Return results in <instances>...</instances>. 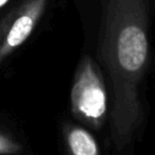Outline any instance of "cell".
Masks as SVG:
<instances>
[{"instance_id": "3957f363", "label": "cell", "mask_w": 155, "mask_h": 155, "mask_svg": "<svg viewBox=\"0 0 155 155\" xmlns=\"http://www.w3.org/2000/svg\"><path fill=\"white\" fill-rule=\"evenodd\" d=\"M48 0H24L0 18V64L31 35Z\"/></svg>"}, {"instance_id": "6da1fadb", "label": "cell", "mask_w": 155, "mask_h": 155, "mask_svg": "<svg viewBox=\"0 0 155 155\" xmlns=\"http://www.w3.org/2000/svg\"><path fill=\"white\" fill-rule=\"evenodd\" d=\"M99 58L111 87L110 139L131 151L145 122L144 87L150 65L148 0H104Z\"/></svg>"}, {"instance_id": "7a4b0ae2", "label": "cell", "mask_w": 155, "mask_h": 155, "mask_svg": "<svg viewBox=\"0 0 155 155\" xmlns=\"http://www.w3.org/2000/svg\"><path fill=\"white\" fill-rule=\"evenodd\" d=\"M70 107L75 117L93 128H101L107 119L108 91L91 57H84L78 65L70 91Z\"/></svg>"}, {"instance_id": "8992f818", "label": "cell", "mask_w": 155, "mask_h": 155, "mask_svg": "<svg viewBox=\"0 0 155 155\" xmlns=\"http://www.w3.org/2000/svg\"><path fill=\"white\" fill-rule=\"evenodd\" d=\"M7 1H8V0H0V7H2L4 5H6Z\"/></svg>"}, {"instance_id": "5b68a950", "label": "cell", "mask_w": 155, "mask_h": 155, "mask_svg": "<svg viewBox=\"0 0 155 155\" xmlns=\"http://www.w3.org/2000/svg\"><path fill=\"white\" fill-rule=\"evenodd\" d=\"M21 151L22 147L16 139L0 132V155H17Z\"/></svg>"}, {"instance_id": "277c9868", "label": "cell", "mask_w": 155, "mask_h": 155, "mask_svg": "<svg viewBox=\"0 0 155 155\" xmlns=\"http://www.w3.org/2000/svg\"><path fill=\"white\" fill-rule=\"evenodd\" d=\"M64 138L70 155H101L97 140L86 128L81 126H67Z\"/></svg>"}]
</instances>
